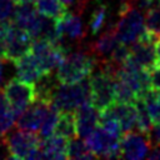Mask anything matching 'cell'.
I'll list each match as a JSON object with an SVG mask.
<instances>
[{
	"label": "cell",
	"instance_id": "cell-1",
	"mask_svg": "<svg viewBox=\"0 0 160 160\" xmlns=\"http://www.w3.org/2000/svg\"><path fill=\"white\" fill-rule=\"evenodd\" d=\"M118 68L105 60L102 66L90 75L91 102L99 111L115 102V72Z\"/></svg>",
	"mask_w": 160,
	"mask_h": 160
},
{
	"label": "cell",
	"instance_id": "cell-2",
	"mask_svg": "<svg viewBox=\"0 0 160 160\" xmlns=\"http://www.w3.org/2000/svg\"><path fill=\"white\" fill-rule=\"evenodd\" d=\"M86 101H91L90 76L75 84L58 81L51 92V104L60 111H75Z\"/></svg>",
	"mask_w": 160,
	"mask_h": 160
},
{
	"label": "cell",
	"instance_id": "cell-3",
	"mask_svg": "<svg viewBox=\"0 0 160 160\" xmlns=\"http://www.w3.org/2000/svg\"><path fill=\"white\" fill-rule=\"evenodd\" d=\"M96 59L84 51H74L65 56L56 71V80L61 84H75L89 78L95 69Z\"/></svg>",
	"mask_w": 160,
	"mask_h": 160
},
{
	"label": "cell",
	"instance_id": "cell-4",
	"mask_svg": "<svg viewBox=\"0 0 160 160\" xmlns=\"http://www.w3.org/2000/svg\"><path fill=\"white\" fill-rule=\"evenodd\" d=\"M40 135L35 131L20 130L14 131L4 138V144L6 146L8 158L10 159H44L42 151L40 149L41 144Z\"/></svg>",
	"mask_w": 160,
	"mask_h": 160
},
{
	"label": "cell",
	"instance_id": "cell-5",
	"mask_svg": "<svg viewBox=\"0 0 160 160\" xmlns=\"http://www.w3.org/2000/svg\"><path fill=\"white\" fill-rule=\"evenodd\" d=\"M115 30L120 42L134 44L145 30V19L131 2H120L119 21L115 24Z\"/></svg>",
	"mask_w": 160,
	"mask_h": 160
},
{
	"label": "cell",
	"instance_id": "cell-6",
	"mask_svg": "<svg viewBox=\"0 0 160 160\" xmlns=\"http://www.w3.org/2000/svg\"><path fill=\"white\" fill-rule=\"evenodd\" d=\"M12 112L18 116L36 100V88L35 84L26 82L19 78L10 79L2 90Z\"/></svg>",
	"mask_w": 160,
	"mask_h": 160
},
{
	"label": "cell",
	"instance_id": "cell-7",
	"mask_svg": "<svg viewBox=\"0 0 160 160\" xmlns=\"http://www.w3.org/2000/svg\"><path fill=\"white\" fill-rule=\"evenodd\" d=\"M31 52L36 58L44 75H51V72L61 65L66 56V51L60 45H54L42 39L32 40Z\"/></svg>",
	"mask_w": 160,
	"mask_h": 160
},
{
	"label": "cell",
	"instance_id": "cell-8",
	"mask_svg": "<svg viewBox=\"0 0 160 160\" xmlns=\"http://www.w3.org/2000/svg\"><path fill=\"white\" fill-rule=\"evenodd\" d=\"M85 142L90 149V151L99 158H106V159L121 158L120 138L111 135L101 126H98L89 136H86Z\"/></svg>",
	"mask_w": 160,
	"mask_h": 160
},
{
	"label": "cell",
	"instance_id": "cell-9",
	"mask_svg": "<svg viewBox=\"0 0 160 160\" xmlns=\"http://www.w3.org/2000/svg\"><path fill=\"white\" fill-rule=\"evenodd\" d=\"M31 45L32 38L30 36V34L12 22L6 34L5 60L15 62L19 58H21L31 50Z\"/></svg>",
	"mask_w": 160,
	"mask_h": 160
},
{
	"label": "cell",
	"instance_id": "cell-10",
	"mask_svg": "<svg viewBox=\"0 0 160 160\" xmlns=\"http://www.w3.org/2000/svg\"><path fill=\"white\" fill-rule=\"evenodd\" d=\"M150 141L148 139V135L141 132H124L120 138V150H121V158L131 159V160H139L146 158L149 149H150Z\"/></svg>",
	"mask_w": 160,
	"mask_h": 160
},
{
	"label": "cell",
	"instance_id": "cell-11",
	"mask_svg": "<svg viewBox=\"0 0 160 160\" xmlns=\"http://www.w3.org/2000/svg\"><path fill=\"white\" fill-rule=\"evenodd\" d=\"M50 105H51L50 102L35 100L31 105H29L18 116V120H16L18 129L28 130V131H38L40 129V125H41Z\"/></svg>",
	"mask_w": 160,
	"mask_h": 160
},
{
	"label": "cell",
	"instance_id": "cell-12",
	"mask_svg": "<svg viewBox=\"0 0 160 160\" xmlns=\"http://www.w3.org/2000/svg\"><path fill=\"white\" fill-rule=\"evenodd\" d=\"M55 26L60 36V44L64 41L65 38H69L71 40H81L85 36L80 16L69 11L55 19Z\"/></svg>",
	"mask_w": 160,
	"mask_h": 160
},
{
	"label": "cell",
	"instance_id": "cell-13",
	"mask_svg": "<svg viewBox=\"0 0 160 160\" xmlns=\"http://www.w3.org/2000/svg\"><path fill=\"white\" fill-rule=\"evenodd\" d=\"M78 135L80 138L89 136L99 126V110L92 105L91 101L81 104L75 110Z\"/></svg>",
	"mask_w": 160,
	"mask_h": 160
},
{
	"label": "cell",
	"instance_id": "cell-14",
	"mask_svg": "<svg viewBox=\"0 0 160 160\" xmlns=\"http://www.w3.org/2000/svg\"><path fill=\"white\" fill-rule=\"evenodd\" d=\"M12 15H14L12 22L16 26L28 31L30 34V36L32 38V34L35 32L36 26L39 24V19H40V12L38 11L35 2L18 4Z\"/></svg>",
	"mask_w": 160,
	"mask_h": 160
},
{
	"label": "cell",
	"instance_id": "cell-15",
	"mask_svg": "<svg viewBox=\"0 0 160 160\" xmlns=\"http://www.w3.org/2000/svg\"><path fill=\"white\" fill-rule=\"evenodd\" d=\"M14 64L16 68L18 78L26 82L36 84L39 80H41L45 76L31 50L25 55H22L21 58H19Z\"/></svg>",
	"mask_w": 160,
	"mask_h": 160
},
{
	"label": "cell",
	"instance_id": "cell-16",
	"mask_svg": "<svg viewBox=\"0 0 160 160\" xmlns=\"http://www.w3.org/2000/svg\"><path fill=\"white\" fill-rule=\"evenodd\" d=\"M68 140L69 139L59 134H51L50 136L42 139L40 149L42 151L44 159H68Z\"/></svg>",
	"mask_w": 160,
	"mask_h": 160
},
{
	"label": "cell",
	"instance_id": "cell-17",
	"mask_svg": "<svg viewBox=\"0 0 160 160\" xmlns=\"http://www.w3.org/2000/svg\"><path fill=\"white\" fill-rule=\"evenodd\" d=\"M119 39L116 35V30H115V25L114 28L110 26L105 32H102L98 40L92 44L91 51L94 52V55H96L98 58H105L109 56L112 50L115 49V46L119 44Z\"/></svg>",
	"mask_w": 160,
	"mask_h": 160
},
{
	"label": "cell",
	"instance_id": "cell-18",
	"mask_svg": "<svg viewBox=\"0 0 160 160\" xmlns=\"http://www.w3.org/2000/svg\"><path fill=\"white\" fill-rule=\"evenodd\" d=\"M55 134H59L69 140L78 136L75 111H60L59 120L55 128Z\"/></svg>",
	"mask_w": 160,
	"mask_h": 160
},
{
	"label": "cell",
	"instance_id": "cell-19",
	"mask_svg": "<svg viewBox=\"0 0 160 160\" xmlns=\"http://www.w3.org/2000/svg\"><path fill=\"white\" fill-rule=\"evenodd\" d=\"M15 119L16 116L12 112L4 92L0 91V139H4L9 130L14 126Z\"/></svg>",
	"mask_w": 160,
	"mask_h": 160
},
{
	"label": "cell",
	"instance_id": "cell-20",
	"mask_svg": "<svg viewBox=\"0 0 160 160\" xmlns=\"http://www.w3.org/2000/svg\"><path fill=\"white\" fill-rule=\"evenodd\" d=\"M35 6L40 14L52 19L68 12V5L61 0H35Z\"/></svg>",
	"mask_w": 160,
	"mask_h": 160
},
{
	"label": "cell",
	"instance_id": "cell-21",
	"mask_svg": "<svg viewBox=\"0 0 160 160\" xmlns=\"http://www.w3.org/2000/svg\"><path fill=\"white\" fill-rule=\"evenodd\" d=\"M146 104L150 119L152 125L160 122V91L158 90H149L141 96Z\"/></svg>",
	"mask_w": 160,
	"mask_h": 160
},
{
	"label": "cell",
	"instance_id": "cell-22",
	"mask_svg": "<svg viewBox=\"0 0 160 160\" xmlns=\"http://www.w3.org/2000/svg\"><path fill=\"white\" fill-rule=\"evenodd\" d=\"M135 106H136V112H138V119H136V129L139 132L148 135V132L150 131L152 122L146 108V104L142 98H138L135 100Z\"/></svg>",
	"mask_w": 160,
	"mask_h": 160
},
{
	"label": "cell",
	"instance_id": "cell-23",
	"mask_svg": "<svg viewBox=\"0 0 160 160\" xmlns=\"http://www.w3.org/2000/svg\"><path fill=\"white\" fill-rule=\"evenodd\" d=\"M96 155L90 151L86 142L80 139H70L68 145V159H94Z\"/></svg>",
	"mask_w": 160,
	"mask_h": 160
},
{
	"label": "cell",
	"instance_id": "cell-24",
	"mask_svg": "<svg viewBox=\"0 0 160 160\" xmlns=\"http://www.w3.org/2000/svg\"><path fill=\"white\" fill-rule=\"evenodd\" d=\"M59 115H60V110L54 106L52 104L50 105L41 125H40V138L41 139H45L48 136H50L51 134L55 132V128H56V124H58V120H59Z\"/></svg>",
	"mask_w": 160,
	"mask_h": 160
},
{
	"label": "cell",
	"instance_id": "cell-25",
	"mask_svg": "<svg viewBox=\"0 0 160 160\" xmlns=\"http://www.w3.org/2000/svg\"><path fill=\"white\" fill-rule=\"evenodd\" d=\"M138 95L121 79L115 76V101L118 102H135Z\"/></svg>",
	"mask_w": 160,
	"mask_h": 160
},
{
	"label": "cell",
	"instance_id": "cell-26",
	"mask_svg": "<svg viewBox=\"0 0 160 160\" xmlns=\"http://www.w3.org/2000/svg\"><path fill=\"white\" fill-rule=\"evenodd\" d=\"M106 16H108V5L106 4H99V6L92 11L91 19L89 22L91 34L95 35L104 28L105 21H106Z\"/></svg>",
	"mask_w": 160,
	"mask_h": 160
},
{
	"label": "cell",
	"instance_id": "cell-27",
	"mask_svg": "<svg viewBox=\"0 0 160 160\" xmlns=\"http://www.w3.org/2000/svg\"><path fill=\"white\" fill-rule=\"evenodd\" d=\"M129 58H130V49L126 46V44L119 42L110 54L109 61L112 62L115 66H121Z\"/></svg>",
	"mask_w": 160,
	"mask_h": 160
},
{
	"label": "cell",
	"instance_id": "cell-28",
	"mask_svg": "<svg viewBox=\"0 0 160 160\" xmlns=\"http://www.w3.org/2000/svg\"><path fill=\"white\" fill-rule=\"evenodd\" d=\"M12 21L5 19L0 20V60H5V52H6V34L9 28L11 26Z\"/></svg>",
	"mask_w": 160,
	"mask_h": 160
},
{
	"label": "cell",
	"instance_id": "cell-29",
	"mask_svg": "<svg viewBox=\"0 0 160 160\" xmlns=\"http://www.w3.org/2000/svg\"><path fill=\"white\" fill-rule=\"evenodd\" d=\"M16 8V2L14 0H0V20L9 19Z\"/></svg>",
	"mask_w": 160,
	"mask_h": 160
},
{
	"label": "cell",
	"instance_id": "cell-30",
	"mask_svg": "<svg viewBox=\"0 0 160 160\" xmlns=\"http://www.w3.org/2000/svg\"><path fill=\"white\" fill-rule=\"evenodd\" d=\"M148 139L150 141V145L160 144V122L159 124H154L151 126L150 131L148 132Z\"/></svg>",
	"mask_w": 160,
	"mask_h": 160
},
{
	"label": "cell",
	"instance_id": "cell-31",
	"mask_svg": "<svg viewBox=\"0 0 160 160\" xmlns=\"http://www.w3.org/2000/svg\"><path fill=\"white\" fill-rule=\"evenodd\" d=\"M150 79H151V88L154 90L160 91V65L150 71Z\"/></svg>",
	"mask_w": 160,
	"mask_h": 160
},
{
	"label": "cell",
	"instance_id": "cell-32",
	"mask_svg": "<svg viewBox=\"0 0 160 160\" xmlns=\"http://www.w3.org/2000/svg\"><path fill=\"white\" fill-rule=\"evenodd\" d=\"M134 2L138 5L139 9H144V10H148L155 5L159 4V0H134Z\"/></svg>",
	"mask_w": 160,
	"mask_h": 160
},
{
	"label": "cell",
	"instance_id": "cell-33",
	"mask_svg": "<svg viewBox=\"0 0 160 160\" xmlns=\"http://www.w3.org/2000/svg\"><path fill=\"white\" fill-rule=\"evenodd\" d=\"M146 158L150 159V160H159L160 159V144L151 145V148L149 149V152H148Z\"/></svg>",
	"mask_w": 160,
	"mask_h": 160
},
{
	"label": "cell",
	"instance_id": "cell-34",
	"mask_svg": "<svg viewBox=\"0 0 160 160\" xmlns=\"http://www.w3.org/2000/svg\"><path fill=\"white\" fill-rule=\"evenodd\" d=\"M155 50H156V55L160 61V34H158L155 38Z\"/></svg>",
	"mask_w": 160,
	"mask_h": 160
},
{
	"label": "cell",
	"instance_id": "cell-35",
	"mask_svg": "<svg viewBox=\"0 0 160 160\" xmlns=\"http://www.w3.org/2000/svg\"><path fill=\"white\" fill-rule=\"evenodd\" d=\"M2 72H4V66H2V62L0 60V84H1V80H2Z\"/></svg>",
	"mask_w": 160,
	"mask_h": 160
},
{
	"label": "cell",
	"instance_id": "cell-36",
	"mask_svg": "<svg viewBox=\"0 0 160 160\" xmlns=\"http://www.w3.org/2000/svg\"><path fill=\"white\" fill-rule=\"evenodd\" d=\"M61 1H62L65 5H71V4H72L75 0H61Z\"/></svg>",
	"mask_w": 160,
	"mask_h": 160
},
{
	"label": "cell",
	"instance_id": "cell-37",
	"mask_svg": "<svg viewBox=\"0 0 160 160\" xmlns=\"http://www.w3.org/2000/svg\"><path fill=\"white\" fill-rule=\"evenodd\" d=\"M96 2H99V4H106L109 0H95Z\"/></svg>",
	"mask_w": 160,
	"mask_h": 160
}]
</instances>
